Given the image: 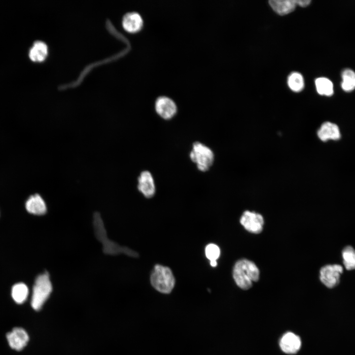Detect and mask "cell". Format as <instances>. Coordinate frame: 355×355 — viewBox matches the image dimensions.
Segmentation results:
<instances>
[{"instance_id": "cell-15", "label": "cell", "mask_w": 355, "mask_h": 355, "mask_svg": "<svg viewBox=\"0 0 355 355\" xmlns=\"http://www.w3.org/2000/svg\"><path fill=\"white\" fill-rule=\"evenodd\" d=\"M48 54L47 45L41 41H36L30 50L29 56L30 59L36 62L44 61Z\"/></svg>"}, {"instance_id": "cell-10", "label": "cell", "mask_w": 355, "mask_h": 355, "mask_svg": "<svg viewBox=\"0 0 355 355\" xmlns=\"http://www.w3.org/2000/svg\"><path fill=\"white\" fill-rule=\"evenodd\" d=\"M280 346L283 352L288 354L296 353L301 346L300 337L295 334L288 332L281 338Z\"/></svg>"}, {"instance_id": "cell-17", "label": "cell", "mask_w": 355, "mask_h": 355, "mask_svg": "<svg viewBox=\"0 0 355 355\" xmlns=\"http://www.w3.org/2000/svg\"><path fill=\"white\" fill-rule=\"evenodd\" d=\"M341 254L344 267L348 270H355V248L351 246H346L343 249Z\"/></svg>"}, {"instance_id": "cell-8", "label": "cell", "mask_w": 355, "mask_h": 355, "mask_svg": "<svg viewBox=\"0 0 355 355\" xmlns=\"http://www.w3.org/2000/svg\"><path fill=\"white\" fill-rule=\"evenodd\" d=\"M138 189L147 198L152 197L155 193V184L153 177L148 171L142 172L138 178Z\"/></svg>"}, {"instance_id": "cell-5", "label": "cell", "mask_w": 355, "mask_h": 355, "mask_svg": "<svg viewBox=\"0 0 355 355\" xmlns=\"http://www.w3.org/2000/svg\"><path fill=\"white\" fill-rule=\"evenodd\" d=\"M343 272V267L340 264L326 265L320 269V281L327 288H333L339 284Z\"/></svg>"}, {"instance_id": "cell-14", "label": "cell", "mask_w": 355, "mask_h": 355, "mask_svg": "<svg viewBox=\"0 0 355 355\" xmlns=\"http://www.w3.org/2000/svg\"><path fill=\"white\" fill-rule=\"evenodd\" d=\"M269 3L272 9L281 15L292 12L296 5L295 0H271Z\"/></svg>"}, {"instance_id": "cell-23", "label": "cell", "mask_w": 355, "mask_h": 355, "mask_svg": "<svg viewBox=\"0 0 355 355\" xmlns=\"http://www.w3.org/2000/svg\"><path fill=\"white\" fill-rule=\"evenodd\" d=\"M210 265L212 267H215L217 265V262L216 260H211L210 261Z\"/></svg>"}, {"instance_id": "cell-3", "label": "cell", "mask_w": 355, "mask_h": 355, "mask_svg": "<svg viewBox=\"0 0 355 355\" xmlns=\"http://www.w3.org/2000/svg\"><path fill=\"white\" fill-rule=\"evenodd\" d=\"M150 282L152 285L157 291L163 293H169L174 287L175 280L169 267L156 264L151 274Z\"/></svg>"}, {"instance_id": "cell-21", "label": "cell", "mask_w": 355, "mask_h": 355, "mask_svg": "<svg viewBox=\"0 0 355 355\" xmlns=\"http://www.w3.org/2000/svg\"><path fill=\"white\" fill-rule=\"evenodd\" d=\"M220 249L219 247L214 244L208 245L205 248V254L207 258L211 260H216L220 255Z\"/></svg>"}, {"instance_id": "cell-9", "label": "cell", "mask_w": 355, "mask_h": 355, "mask_svg": "<svg viewBox=\"0 0 355 355\" xmlns=\"http://www.w3.org/2000/svg\"><path fill=\"white\" fill-rule=\"evenodd\" d=\"M6 338L10 347L17 351L22 350L29 340L27 332L21 327L13 328L6 334Z\"/></svg>"}, {"instance_id": "cell-11", "label": "cell", "mask_w": 355, "mask_h": 355, "mask_svg": "<svg viewBox=\"0 0 355 355\" xmlns=\"http://www.w3.org/2000/svg\"><path fill=\"white\" fill-rule=\"evenodd\" d=\"M143 19L137 12H129L126 13L122 19V26L124 29L130 33L139 31L143 26Z\"/></svg>"}, {"instance_id": "cell-6", "label": "cell", "mask_w": 355, "mask_h": 355, "mask_svg": "<svg viewBox=\"0 0 355 355\" xmlns=\"http://www.w3.org/2000/svg\"><path fill=\"white\" fill-rule=\"evenodd\" d=\"M240 223L248 231L258 234L262 231L264 219L259 213L246 211L241 217Z\"/></svg>"}, {"instance_id": "cell-19", "label": "cell", "mask_w": 355, "mask_h": 355, "mask_svg": "<svg viewBox=\"0 0 355 355\" xmlns=\"http://www.w3.org/2000/svg\"><path fill=\"white\" fill-rule=\"evenodd\" d=\"M341 87L347 92L355 89V72L351 69H345L342 73Z\"/></svg>"}, {"instance_id": "cell-1", "label": "cell", "mask_w": 355, "mask_h": 355, "mask_svg": "<svg viewBox=\"0 0 355 355\" xmlns=\"http://www.w3.org/2000/svg\"><path fill=\"white\" fill-rule=\"evenodd\" d=\"M233 276L237 285L240 288L247 290L252 286L253 282L258 281L259 271L253 262L242 259L235 263Z\"/></svg>"}, {"instance_id": "cell-16", "label": "cell", "mask_w": 355, "mask_h": 355, "mask_svg": "<svg viewBox=\"0 0 355 355\" xmlns=\"http://www.w3.org/2000/svg\"><path fill=\"white\" fill-rule=\"evenodd\" d=\"M28 294V287L23 283L16 284L12 288V297L18 304L24 303L26 300Z\"/></svg>"}, {"instance_id": "cell-22", "label": "cell", "mask_w": 355, "mask_h": 355, "mask_svg": "<svg viewBox=\"0 0 355 355\" xmlns=\"http://www.w3.org/2000/svg\"><path fill=\"white\" fill-rule=\"evenodd\" d=\"M311 1L310 0H295L296 5L298 4L299 6L303 7L307 6L310 3Z\"/></svg>"}, {"instance_id": "cell-13", "label": "cell", "mask_w": 355, "mask_h": 355, "mask_svg": "<svg viewBox=\"0 0 355 355\" xmlns=\"http://www.w3.org/2000/svg\"><path fill=\"white\" fill-rule=\"evenodd\" d=\"M25 207L29 213L35 215H42L47 211L44 201L38 194L31 196L27 200Z\"/></svg>"}, {"instance_id": "cell-2", "label": "cell", "mask_w": 355, "mask_h": 355, "mask_svg": "<svg viewBox=\"0 0 355 355\" xmlns=\"http://www.w3.org/2000/svg\"><path fill=\"white\" fill-rule=\"evenodd\" d=\"M52 286L48 273L39 275L33 287L31 306L36 311L39 310L50 296Z\"/></svg>"}, {"instance_id": "cell-18", "label": "cell", "mask_w": 355, "mask_h": 355, "mask_svg": "<svg viewBox=\"0 0 355 355\" xmlns=\"http://www.w3.org/2000/svg\"><path fill=\"white\" fill-rule=\"evenodd\" d=\"M316 89L321 95L331 96L333 94V86L332 82L325 77L318 78L315 81Z\"/></svg>"}, {"instance_id": "cell-12", "label": "cell", "mask_w": 355, "mask_h": 355, "mask_svg": "<svg viewBox=\"0 0 355 355\" xmlns=\"http://www.w3.org/2000/svg\"><path fill=\"white\" fill-rule=\"evenodd\" d=\"M317 135L322 142L329 140H338L341 138V133L338 126L332 122L323 123L318 130Z\"/></svg>"}, {"instance_id": "cell-4", "label": "cell", "mask_w": 355, "mask_h": 355, "mask_svg": "<svg viewBox=\"0 0 355 355\" xmlns=\"http://www.w3.org/2000/svg\"><path fill=\"white\" fill-rule=\"evenodd\" d=\"M189 157L197 169L203 172L208 171L214 162V153L208 146L199 142H194Z\"/></svg>"}, {"instance_id": "cell-7", "label": "cell", "mask_w": 355, "mask_h": 355, "mask_svg": "<svg viewBox=\"0 0 355 355\" xmlns=\"http://www.w3.org/2000/svg\"><path fill=\"white\" fill-rule=\"evenodd\" d=\"M155 109L157 113L165 120L172 118L177 112V106L175 102L171 98L165 96H161L156 99Z\"/></svg>"}, {"instance_id": "cell-20", "label": "cell", "mask_w": 355, "mask_h": 355, "mask_svg": "<svg viewBox=\"0 0 355 355\" xmlns=\"http://www.w3.org/2000/svg\"><path fill=\"white\" fill-rule=\"evenodd\" d=\"M289 87L294 92H300L304 88V79L302 75L296 72L291 73L288 78Z\"/></svg>"}]
</instances>
